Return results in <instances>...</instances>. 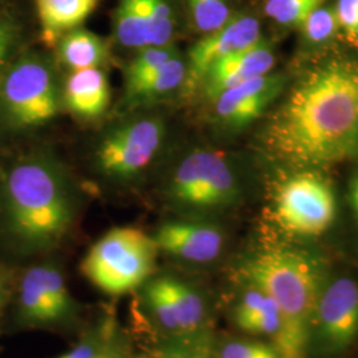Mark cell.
<instances>
[{
  "label": "cell",
  "mask_w": 358,
  "mask_h": 358,
  "mask_svg": "<svg viewBox=\"0 0 358 358\" xmlns=\"http://www.w3.org/2000/svg\"><path fill=\"white\" fill-rule=\"evenodd\" d=\"M269 149L299 167H327L358 146V62L332 59L308 71L266 130Z\"/></svg>",
  "instance_id": "cell-1"
},
{
  "label": "cell",
  "mask_w": 358,
  "mask_h": 358,
  "mask_svg": "<svg viewBox=\"0 0 358 358\" xmlns=\"http://www.w3.org/2000/svg\"><path fill=\"white\" fill-rule=\"evenodd\" d=\"M4 198L10 231L31 251L57 245L76 219L72 179L51 154H31L17 161L7 173Z\"/></svg>",
  "instance_id": "cell-2"
},
{
  "label": "cell",
  "mask_w": 358,
  "mask_h": 358,
  "mask_svg": "<svg viewBox=\"0 0 358 358\" xmlns=\"http://www.w3.org/2000/svg\"><path fill=\"white\" fill-rule=\"evenodd\" d=\"M241 275L280 308L287 322V358L303 357L321 289L316 263L296 250L271 248L245 259Z\"/></svg>",
  "instance_id": "cell-3"
},
{
  "label": "cell",
  "mask_w": 358,
  "mask_h": 358,
  "mask_svg": "<svg viewBox=\"0 0 358 358\" xmlns=\"http://www.w3.org/2000/svg\"><path fill=\"white\" fill-rule=\"evenodd\" d=\"M56 63L36 52L11 62L0 78V112L13 129L43 127L63 108Z\"/></svg>",
  "instance_id": "cell-4"
},
{
  "label": "cell",
  "mask_w": 358,
  "mask_h": 358,
  "mask_svg": "<svg viewBox=\"0 0 358 358\" xmlns=\"http://www.w3.org/2000/svg\"><path fill=\"white\" fill-rule=\"evenodd\" d=\"M158 252L153 236L146 232L115 227L90 247L81 272L105 294H129L150 280Z\"/></svg>",
  "instance_id": "cell-5"
},
{
  "label": "cell",
  "mask_w": 358,
  "mask_h": 358,
  "mask_svg": "<svg viewBox=\"0 0 358 358\" xmlns=\"http://www.w3.org/2000/svg\"><path fill=\"white\" fill-rule=\"evenodd\" d=\"M169 128L158 113L130 115L108 129L93 152V165L103 178L131 182L142 176L162 153Z\"/></svg>",
  "instance_id": "cell-6"
},
{
  "label": "cell",
  "mask_w": 358,
  "mask_h": 358,
  "mask_svg": "<svg viewBox=\"0 0 358 358\" xmlns=\"http://www.w3.org/2000/svg\"><path fill=\"white\" fill-rule=\"evenodd\" d=\"M164 192L176 207L208 211L236 203L241 185L226 154L213 149H194L171 167Z\"/></svg>",
  "instance_id": "cell-7"
},
{
  "label": "cell",
  "mask_w": 358,
  "mask_h": 358,
  "mask_svg": "<svg viewBox=\"0 0 358 358\" xmlns=\"http://www.w3.org/2000/svg\"><path fill=\"white\" fill-rule=\"evenodd\" d=\"M331 185L313 171L284 179L273 195V217L282 230L299 236H319L336 217Z\"/></svg>",
  "instance_id": "cell-8"
},
{
  "label": "cell",
  "mask_w": 358,
  "mask_h": 358,
  "mask_svg": "<svg viewBox=\"0 0 358 358\" xmlns=\"http://www.w3.org/2000/svg\"><path fill=\"white\" fill-rule=\"evenodd\" d=\"M180 20L177 0H117L113 38L120 47L136 52L166 45L174 43Z\"/></svg>",
  "instance_id": "cell-9"
},
{
  "label": "cell",
  "mask_w": 358,
  "mask_h": 358,
  "mask_svg": "<svg viewBox=\"0 0 358 358\" xmlns=\"http://www.w3.org/2000/svg\"><path fill=\"white\" fill-rule=\"evenodd\" d=\"M321 350L337 355L358 337V282L338 278L321 288L312 319Z\"/></svg>",
  "instance_id": "cell-10"
},
{
  "label": "cell",
  "mask_w": 358,
  "mask_h": 358,
  "mask_svg": "<svg viewBox=\"0 0 358 358\" xmlns=\"http://www.w3.org/2000/svg\"><path fill=\"white\" fill-rule=\"evenodd\" d=\"M262 26L251 13H236L224 26L203 35L187 52L186 84L195 88L217 62L252 47L262 40ZM185 84V85H186Z\"/></svg>",
  "instance_id": "cell-11"
},
{
  "label": "cell",
  "mask_w": 358,
  "mask_h": 358,
  "mask_svg": "<svg viewBox=\"0 0 358 358\" xmlns=\"http://www.w3.org/2000/svg\"><path fill=\"white\" fill-rule=\"evenodd\" d=\"M284 77L267 73L222 92L214 100L217 121L229 129H243L263 115L284 87Z\"/></svg>",
  "instance_id": "cell-12"
},
{
  "label": "cell",
  "mask_w": 358,
  "mask_h": 358,
  "mask_svg": "<svg viewBox=\"0 0 358 358\" xmlns=\"http://www.w3.org/2000/svg\"><path fill=\"white\" fill-rule=\"evenodd\" d=\"M158 251L180 260L207 263L220 255L224 236L217 226L196 220H167L153 235Z\"/></svg>",
  "instance_id": "cell-13"
},
{
  "label": "cell",
  "mask_w": 358,
  "mask_h": 358,
  "mask_svg": "<svg viewBox=\"0 0 358 358\" xmlns=\"http://www.w3.org/2000/svg\"><path fill=\"white\" fill-rule=\"evenodd\" d=\"M275 65V53L266 40H259L252 47L234 53L217 62L206 73L201 85L206 97L214 101L229 88L247 80L267 75Z\"/></svg>",
  "instance_id": "cell-14"
},
{
  "label": "cell",
  "mask_w": 358,
  "mask_h": 358,
  "mask_svg": "<svg viewBox=\"0 0 358 358\" xmlns=\"http://www.w3.org/2000/svg\"><path fill=\"white\" fill-rule=\"evenodd\" d=\"M110 103V87L103 68L71 72L63 85V103L73 115L93 120L105 113Z\"/></svg>",
  "instance_id": "cell-15"
},
{
  "label": "cell",
  "mask_w": 358,
  "mask_h": 358,
  "mask_svg": "<svg viewBox=\"0 0 358 358\" xmlns=\"http://www.w3.org/2000/svg\"><path fill=\"white\" fill-rule=\"evenodd\" d=\"M100 0H34L41 40L55 48L66 32L83 26L97 8Z\"/></svg>",
  "instance_id": "cell-16"
},
{
  "label": "cell",
  "mask_w": 358,
  "mask_h": 358,
  "mask_svg": "<svg viewBox=\"0 0 358 358\" xmlns=\"http://www.w3.org/2000/svg\"><path fill=\"white\" fill-rule=\"evenodd\" d=\"M57 63L69 73L103 68L110 57L109 44L100 35L83 27L66 32L55 45Z\"/></svg>",
  "instance_id": "cell-17"
},
{
  "label": "cell",
  "mask_w": 358,
  "mask_h": 358,
  "mask_svg": "<svg viewBox=\"0 0 358 358\" xmlns=\"http://www.w3.org/2000/svg\"><path fill=\"white\" fill-rule=\"evenodd\" d=\"M186 59L179 53L152 73L127 83L125 103L134 108L166 99L186 84Z\"/></svg>",
  "instance_id": "cell-18"
},
{
  "label": "cell",
  "mask_w": 358,
  "mask_h": 358,
  "mask_svg": "<svg viewBox=\"0 0 358 358\" xmlns=\"http://www.w3.org/2000/svg\"><path fill=\"white\" fill-rule=\"evenodd\" d=\"M176 310L180 333L198 331L205 320V303L192 285L176 278H159Z\"/></svg>",
  "instance_id": "cell-19"
},
{
  "label": "cell",
  "mask_w": 358,
  "mask_h": 358,
  "mask_svg": "<svg viewBox=\"0 0 358 358\" xmlns=\"http://www.w3.org/2000/svg\"><path fill=\"white\" fill-rule=\"evenodd\" d=\"M20 313L27 322L32 324H56L62 322L63 317L52 304L45 294L43 284L38 279L36 268L28 269L20 282Z\"/></svg>",
  "instance_id": "cell-20"
},
{
  "label": "cell",
  "mask_w": 358,
  "mask_h": 358,
  "mask_svg": "<svg viewBox=\"0 0 358 358\" xmlns=\"http://www.w3.org/2000/svg\"><path fill=\"white\" fill-rule=\"evenodd\" d=\"M194 28L207 35L224 26L235 15L232 0H185Z\"/></svg>",
  "instance_id": "cell-21"
},
{
  "label": "cell",
  "mask_w": 358,
  "mask_h": 358,
  "mask_svg": "<svg viewBox=\"0 0 358 358\" xmlns=\"http://www.w3.org/2000/svg\"><path fill=\"white\" fill-rule=\"evenodd\" d=\"M154 358H217L205 333H176L158 348Z\"/></svg>",
  "instance_id": "cell-22"
},
{
  "label": "cell",
  "mask_w": 358,
  "mask_h": 358,
  "mask_svg": "<svg viewBox=\"0 0 358 358\" xmlns=\"http://www.w3.org/2000/svg\"><path fill=\"white\" fill-rule=\"evenodd\" d=\"M35 268L38 272V279L43 284V288L45 294H48L52 304L62 315L63 320L69 319L75 310V301L66 287L63 272L51 264L35 266Z\"/></svg>",
  "instance_id": "cell-23"
},
{
  "label": "cell",
  "mask_w": 358,
  "mask_h": 358,
  "mask_svg": "<svg viewBox=\"0 0 358 358\" xmlns=\"http://www.w3.org/2000/svg\"><path fill=\"white\" fill-rule=\"evenodd\" d=\"M299 28L301 29L306 41L312 45L329 43L340 31L334 8L332 6H325L324 3L309 13Z\"/></svg>",
  "instance_id": "cell-24"
},
{
  "label": "cell",
  "mask_w": 358,
  "mask_h": 358,
  "mask_svg": "<svg viewBox=\"0 0 358 358\" xmlns=\"http://www.w3.org/2000/svg\"><path fill=\"white\" fill-rule=\"evenodd\" d=\"M179 53L180 51L174 43L166 45H149L142 48L137 51L134 59L125 69V84L152 73Z\"/></svg>",
  "instance_id": "cell-25"
},
{
  "label": "cell",
  "mask_w": 358,
  "mask_h": 358,
  "mask_svg": "<svg viewBox=\"0 0 358 358\" xmlns=\"http://www.w3.org/2000/svg\"><path fill=\"white\" fill-rule=\"evenodd\" d=\"M322 3L324 0H266L264 13L279 26L300 27Z\"/></svg>",
  "instance_id": "cell-26"
},
{
  "label": "cell",
  "mask_w": 358,
  "mask_h": 358,
  "mask_svg": "<svg viewBox=\"0 0 358 358\" xmlns=\"http://www.w3.org/2000/svg\"><path fill=\"white\" fill-rule=\"evenodd\" d=\"M217 358H280L273 345L259 341H230L222 346Z\"/></svg>",
  "instance_id": "cell-27"
},
{
  "label": "cell",
  "mask_w": 358,
  "mask_h": 358,
  "mask_svg": "<svg viewBox=\"0 0 358 358\" xmlns=\"http://www.w3.org/2000/svg\"><path fill=\"white\" fill-rule=\"evenodd\" d=\"M20 40V27L8 16H0V78L11 64L15 48Z\"/></svg>",
  "instance_id": "cell-28"
},
{
  "label": "cell",
  "mask_w": 358,
  "mask_h": 358,
  "mask_svg": "<svg viewBox=\"0 0 358 358\" xmlns=\"http://www.w3.org/2000/svg\"><path fill=\"white\" fill-rule=\"evenodd\" d=\"M333 8L340 31L349 38H358V0H336Z\"/></svg>",
  "instance_id": "cell-29"
},
{
  "label": "cell",
  "mask_w": 358,
  "mask_h": 358,
  "mask_svg": "<svg viewBox=\"0 0 358 358\" xmlns=\"http://www.w3.org/2000/svg\"><path fill=\"white\" fill-rule=\"evenodd\" d=\"M103 349L99 348L97 343H94V341L81 343L71 352H66L57 358H97L103 353Z\"/></svg>",
  "instance_id": "cell-30"
},
{
  "label": "cell",
  "mask_w": 358,
  "mask_h": 358,
  "mask_svg": "<svg viewBox=\"0 0 358 358\" xmlns=\"http://www.w3.org/2000/svg\"><path fill=\"white\" fill-rule=\"evenodd\" d=\"M349 201L355 214L358 217V173L350 179V183H349Z\"/></svg>",
  "instance_id": "cell-31"
},
{
  "label": "cell",
  "mask_w": 358,
  "mask_h": 358,
  "mask_svg": "<svg viewBox=\"0 0 358 358\" xmlns=\"http://www.w3.org/2000/svg\"><path fill=\"white\" fill-rule=\"evenodd\" d=\"M97 358H122V356L118 355L115 350H106V349H103V353Z\"/></svg>",
  "instance_id": "cell-32"
},
{
  "label": "cell",
  "mask_w": 358,
  "mask_h": 358,
  "mask_svg": "<svg viewBox=\"0 0 358 358\" xmlns=\"http://www.w3.org/2000/svg\"><path fill=\"white\" fill-rule=\"evenodd\" d=\"M0 292H1V282H0Z\"/></svg>",
  "instance_id": "cell-33"
}]
</instances>
